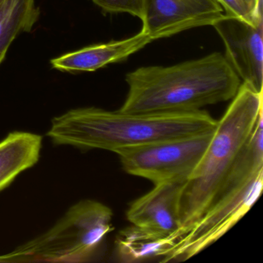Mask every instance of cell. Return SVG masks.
Instances as JSON below:
<instances>
[{
    "label": "cell",
    "instance_id": "9",
    "mask_svg": "<svg viewBox=\"0 0 263 263\" xmlns=\"http://www.w3.org/2000/svg\"><path fill=\"white\" fill-rule=\"evenodd\" d=\"M186 182L175 180L155 184L152 191L130 204L127 219L135 226L179 238L180 206Z\"/></svg>",
    "mask_w": 263,
    "mask_h": 263
},
{
    "label": "cell",
    "instance_id": "7",
    "mask_svg": "<svg viewBox=\"0 0 263 263\" xmlns=\"http://www.w3.org/2000/svg\"><path fill=\"white\" fill-rule=\"evenodd\" d=\"M224 15L217 0H142V29L154 41L212 26Z\"/></svg>",
    "mask_w": 263,
    "mask_h": 263
},
{
    "label": "cell",
    "instance_id": "10",
    "mask_svg": "<svg viewBox=\"0 0 263 263\" xmlns=\"http://www.w3.org/2000/svg\"><path fill=\"white\" fill-rule=\"evenodd\" d=\"M154 41L148 33L141 30L126 39L93 44L66 53L53 58L50 64L53 68L61 71H96L109 64L125 61Z\"/></svg>",
    "mask_w": 263,
    "mask_h": 263
},
{
    "label": "cell",
    "instance_id": "6",
    "mask_svg": "<svg viewBox=\"0 0 263 263\" xmlns=\"http://www.w3.org/2000/svg\"><path fill=\"white\" fill-rule=\"evenodd\" d=\"M214 130L124 148L116 154L127 173L146 178L154 184L187 181L202 159Z\"/></svg>",
    "mask_w": 263,
    "mask_h": 263
},
{
    "label": "cell",
    "instance_id": "8",
    "mask_svg": "<svg viewBox=\"0 0 263 263\" xmlns=\"http://www.w3.org/2000/svg\"><path fill=\"white\" fill-rule=\"evenodd\" d=\"M224 47V58L241 82L262 92V24L250 25L224 14L212 26Z\"/></svg>",
    "mask_w": 263,
    "mask_h": 263
},
{
    "label": "cell",
    "instance_id": "5",
    "mask_svg": "<svg viewBox=\"0 0 263 263\" xmlns=\"http://www.w3.org/2000/svg\"><path fill=\"white\" fill-rule=\"evenodd\" d=\"M113 212L99 201L72 206L45 233L0 255V262H84L90 261L115 229Z\"/></svg>",
    "mask_w": 263,
    "mask_h": 263
},
{
    "label": "cell",
    "instance_id": "2",
    "mask_svg": "<svg viewBox=\"0 0 263 263\" xmlns=\"http://www.w3.org/2000/svg\"><path fill=\"white\" fill-rule=\"evenodd\" d=\"M207 111L133 114L98 107L73 109L56 117L47 136L58 145L117 152L215 130Z\"/></svg>",
    "mask_w": 263,
    "mask_h": 263
},
{
    "label": "cell",
    "instance_id": "16",
    "mask_svg": "<svg viewBox=\"0 0 263 263\" xmlns=\"http://www.w3.org/2000/svg\"><path fill=\"white\" fill-rule=\"evenodd\" d=\"M4 2V0H0V4H2Z\"/></svg>",
    "mask_w": 263,
    "mask_h": 263
},
{
    "label": "cell",
    "instance_id": "12",
    "mask_svg": "<svg viewBox=\"0 0 263 263\" xmlns=\"http://www.w3.org/2000/svg\"><path fill=\"white\" fill-rule=\"evenodd\" d=\"M41 147L42 137L29 132H12L0 141V192L39 161Z\"/></svg>",
    "mask_w": 263,
    "mask_h": 263
},
{
    "label": "cell",
    "instance_id": "15",
    "mask_svg": "<svg viewBox=\"0 0 263 263\" xmlns=\"http://www.w3.org/2000/svg\"><path fill=\"white\" fill-rule=\"evenodd\" d=\"M104 13H127L141 20L142 0H91Z\"/></svg>",
    "mask_w": 263,
    "mask_h": 263
},
{
    "label": "cell",
    "instance_id": "4",
    "mask_svg": "<svg viewBox=\"0 0 263 263\" xmlns=\"http://www.w3.org/2000/svg\"><path fill=\"white\" fill-rule=\"evenodd\" d=\"M263 185V119L258 118L249 139L208 210L180 231L161 262L185 261L219 239L258 199Z\"/></svg>",
    "mask_w": 263,
    "mask_h": 263
},
{
    "label": "cell",
    "instance_id": "14",
    "mask_svg": "<svg viewBox=\"0 0 263 263\" xmlns=\"http://www.w3.org/2000/svg\"><path fill=\"white\" fill-rule=\"evenodd\" d=\"M224 14L250 25L262 24V0H217Z\"/></svg>",
    "mask_w": 263,
    "mask_h": 263
},
{
    "label": "cell",
    "instance_id": "3",
    "mask_svg": "<svg viewBox=\"0 0 263 263\" xmlns=\"http://www.w3.org/2000/svg\"><path fill=\"white\" fill-rule=\"evenodd\" d=\"M262 115V92L241 82L223 116L202 159L186 182L180 206L181 229L208 210Z\"/></svg>",
    "mask_w": 263,
    "mask_h": 263
},
{
    "label": "cell",
    "instance_id": "13",
    "mask_svg": "<svg viewBox=\"0 0 263 263\" xmlns=\"http://www.w3.org/2000/svg\"><path fill=\"white\" fill-rule=\"evenodd\" d=\"M39 15L35 0H4L0 4V64L16 36L30 32Z\"/></svg>",
    "mask_w": 263,
    "mask_h": 263
},
{
    "label": "cell",
    "instance_id": "1",
    "mask_svg": "<svg viewBox=\"0 0 263 263\" xmlns=\"http://www.w3.org/2000/svg\"><path fill=\"white\" fill-rule=\"evenodd\" d=\"M121 111L180 113L230 101L241 81L219 52L172 66L141 67L126 74Z\"/></svg>",
    "mask_w": 263,
    "mask_h": 263
},
{
    "label": "cell",
    "instance_id": "11",
    "mask_svg": "<svg viewBox=\"0 0 263 263\" xmlns=\"http://www.w3.org/2000/svg\"><path fill=\"white\" fill-rule=\"evenodd\" d=\"M177 235H166L132 224L120 231L115 241V253L121 262H141L165 256L178 239Z\"/></svg>",
    "mask_w": 263,
    "mask_h": 263
}]
</instances>
